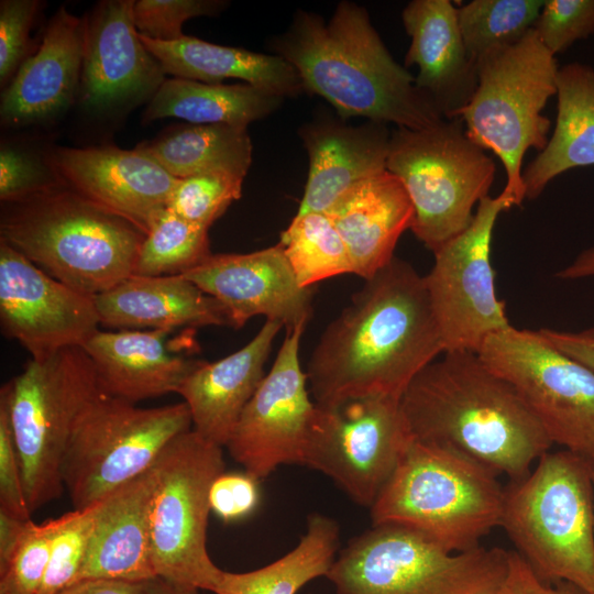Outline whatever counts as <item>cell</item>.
<instances>
[{"label": "cell", "instance_id": "52a82bcc", "mask_svg": "<svg viewBox=\"0 0 594 594\" xmlns=\"http://www.w3.org/2000/svg\"><path fill=\"white\" fill-rule=\"evenodd\" d=\"M508 551L452 552L422 532L378 524L352 538L326 578L337 594H496Z\"/></svg>", "mask_w": 594, "mask_h": 594}, {"label": "cell", "instance_id": "f546056e", "mask_svg": "<svg viewBox=\"0 0 594 594\" xmlns=\"http://www.w3.org/2000/svg\"><path fill=\"white\" fill-rule=\"evenodd\" d=\"M558 114L546 147L522 172L525 199H537L558 175L594 165V68L570 63L557 77Z\"/></svg>", "mask_w": 594, "mask_h": 594}, {"label": "cell", "instance_id": "44dd1931", "mask_svg": "<svg viewBox=\"0 0 594 594\" xmlns=\"http://www.w3.org/2000/svg\"><path fill=\"white\" fill-rule=\"evenodd\" d=\"M191 331L173 337L172 330L99 329L82 348L95 365L101 391L135 404L177 393L200 365L204 360L189 355L191 349L197 350Z\"/></svg>", "mask_w": 594, "mask_h": 594}, {"label": "cell", "instance_id": "836d02e7", "mask_svg": "<svg viewBox=\"0 0 594 594\" xmlns=\"http://www.w3.org/2000/svg\"><path fill=\"white\" fill-rule=\"evenodd\" d=\"M278 243L301 287L352 273L344 241L324 212L295 215Z\"/></svg>", "mask_w": 594, "mask_h": 594}, {"label": "cell", "instance_id": "74e56055", "mask_svg": "<svg viewBox=\"0 0 594 594\" xmlns=\"http://www.w3.org/2000/svg\"><path fill=\"white\" fill-rule=\"evenodd\" d=\"M243 182V177L227 173L180 178L167 208L185 220L209 229L233 201L241 198Z\"/></svg>", "mask_w": 594, "mask_h": 594}, {"label": "cell", "instance_id": "7dc6e473", "mask_svg": "<svg viewBox=\"0 0 594 594\" xmlns=\"http://www.w3.org/2000/svg\"><path fill=\"white\" fill-rule=\"evenodd\" d=\"M539 332L558 350L594 371V326L579 331L542 328Z\"/></svg>", "mask_w": 594, "mask_h": 594}, {"label": "cell", "instance_id": "5b68a950", "mask_svg": "<svg viewBox=\"0 0 594 594\" xmlns=\"http://www.w3.org/2000/svg\"><path fill=\"white\" fill-rule=\"evenodd\" d=\"M518 553L546 583L594 594V483L591 462L546 452L505 487L502 524Z\"/></svg>", "mask_w": 594, "mask_h": 594}, {"label": "cell", "instance_id": "2e32d148", "mask_svg": "<svg viewBox=\"0 0 594 594\" xmlns=\"http://www.w3.org/2000/svg\"><path fill=\"white\" fill-rule=\"evenodd\" d=\"M306 324L286 331L270 372L243 409L226 446L244 471L261 480L279 465L307 464L318 406L299 359Z\"/></svg>", "mask_w": 594, "mask_h": 594}, {"label": "cell", "instance_id": "83f0119b", "mask_svg": "<svg viewBox=\"0 0 594 594\" xmlns=\"http://www.w3.org/2000/svg\"><path fill=\"white\" fill-rule=\"evenodd\" d=\"M346 246L352 273L369 279L394 257L414 207L400 179L384 170L344 193L326 212Z\"/></svg>", "mask_w": 594, "mask_h": 594}, {"label": "cell", "instance_id": "484cf974", "mask_svg": "<svg viewBox=\"0 0 594 594\" xmlns=\"http://www.w3.org/2000/svg\"><path fill=\"white\" fill-rule=\"evenodd\" d=\"M95 297L100 324L120 330L231 327L227 309L184 275L131 274Z\"/></svg>", "mask_w": 594, "mask_h": 594}, {"label": "cell", "instance_id": "f6af8a7d", "mask_svg": "<svg viewBox=\"0 0 594 594\" xmlns=\"http://www.w3.org/2000/svg\"><path fill=\"white\" fill-rule=\"evenodd\" d=\"M258 479L248 472H223L212 483L210 509L223 521L250 516L260 502Z\"/></svg>", "mask_w": 594, "mask_h": 594}, {"label": "cell", "instance_id": "d4e9b609", "mask_svg": "<svg viewBox=\"0 0 594 594\" xmlns=\"http://www.w3.org/2000/svg\"><path fill=\"white\" fill-rule=\"evenodd\" d=\"M283 328L266 320L240 350L216 362L202 361L179 386L190 411L193 429L202 438L226 447L250 399L265 377L264 365Z\"/></svg>", "mask_w": 594, "mask_h": 594}, {"label": "cell", "instance_id": "5bb4252c", "mask_svg": "<svg viewBox=\"0 0 594 594\" xmlns=\"http://www.w3.org/2000/svg\"><path fill=\"white\" fill-rule=\"evenodd\" d=\"M513 206L504 191L483 198L471 224L433 252L424 279L444 352L477 353L491 334L512 326L496 294L491 251L496 220Z\"/></svg>", "mask_w": 594, "mask_h": 594}, {"label": "cell", "instance_id": "277c9868", "mask_svg": "<svg viewBox=\"0 0 594 594\" xmlns=\"http://www.w3.org/2000/svg\"><path fill=\"white\" fill-rule=\"evenodd\" d=\"M144 238L136 226L65 183L1 208V241L90 296L133 274Z\"/></svg>", "mask_w": 594, "mask_h": 594}, {"label": "cell", "instance_id": "8fae6325", "mask_svg": "<svg viewBox=\"0 0 594 594\" xmlns=\"http://www.w3.org/2000/svg\"><path fill=\"white\" fill-rule=\"evenodd\" d=\"M190 429L184 402L141 408L101 392L78 416L63 460L73 508L92 506L146 472L175 437Z\"/></svg>", "mask_w": 594, "mask_h": 594}, {"label": "cell", "instance_id": "7bdbcfd3", "mask_svg": "<svg viewBox=\"0 0 594 594\" xmlns=\"http://www.w3.org/2000/svg\"><path fill=\"white\" fill-rule=\"evenodd\" d=\"M41 8L37 0L0 2V84L7 87L28 58L29 35Z\"/></svg>", "mask_w": 594, "mask_h": 594}, {"label": "cell", "instance_id": "681fc988", "mask_svg": "<svg viewBox=\"0 0 594 594\" xmlns=\"http://www.w3.org/2000/svg\"><path fill=\"white\" fill-rule=\"evenodd\" d=\"M29 520L0 512V565L10 557Z\"/></svg>", "mask_w": 594, "mask_h": 594}, {"label": "cell", "instance_id": "f907efd6", "mask_svg": "<svg viewBox=\"0 0 594 594\" xmlns=\"http://www.w3.org/2000/svg\"><path fill=\"white\" fill-rule=\"evenodd\" d=\"M592 276H594V246L582 251L570 265L556 274V277L560 279H580Z\"/></svg>", "mask_w": 594, "mask_h": 594}, {"label": "cell", "instance_id": "8992f818", "mask_svg": "<svg viewBox=\"0 0 594 594\" xmlns=\"http://www.w3.org/2000/svg\"><path fill=\"white\" fill-rule=\"evenodd\" d=\"M499 475L459 452L410 440L372 505V524L416 529L452 552L480 547L502 524Z\"/></svg>", "mask_w": 594, "mask_h": 594}, {"label": "cell", "instance_id": "f35d334b", "mask_svg": "<svg viewBox=\"0 0 594 594\" xmlns=\"http://www.w3.org/2000/svg\"><path fill=\"white\" fill-rule=\"evenodd\" d=\"M52 519H30L8 560L0 565V594H38L51 556Z\"/></svg>", "mask_w": 594, "mask_h": 594}, {"label": "cell", "instance_id": "4316f807", "mask_svg": "<svg viewBox=\"0 0 594 594\" xmlns=\"http://www.w3.org/2000/svg\"><path fill=\"white\" fill-rule=\"evenodd\" d=\"M154 486L151 468L100 502L88 554L76 582H147L156 578L151 531Z\"/></svg>", "mask_w": 594, "mask_h": 594}, {"label": "cell", "instance_id": "4fadbf2b", "mask_svg": "<svg viewBox=\"0 0 594 594\" xmlns=\"http://www.w3.org/2000/svg\"><path fill=\"white\" fill-rule=\"evenodd\" d=\"M481 360L517 391L551 442L594 463V371L513 326L491 334Z\"/></svg>", "mask_w": 594, "mask_h": 594}, {"label": "cell", "instance_id": "bcb514c9", "mask_svg": "<svg viewBox=\"0 0 594 594\" xmlns=\"http://www.w3.org/2000/svg\"><path fill=\"white\" fill-rule=\"evenodd\" d=\"M496 594H587L568 582L546 583L517 552L508 551L507 571Z\"/></svg>", "mask_w": 594, "mask_h": 594}, {"label": "cell", "instance_id": "e0dca14e", "mask_svg": "<svg viewBox=\"0 0 594 594\" xmlns=\"http://www.w3.org/2000/svg\"><path fill=\"white\" fill-rule=\"evenodd\" d=\"M0 324L32 360L84 346L99 330L95 297L50 276L0 240Z\"/></svg>", "mask_w": 594, "mask_h": 594}, {"label": "cell", "instance_id": "6da1fadb", "mask_svg": "<svg viewBox=\"0 0 594 594\" xmlns=\"http://www.w3.org/2000/svg\"><path fill=\"white\" fill-rule=\"evenodd\" d=\"M442 353L424 276L395 256L322 332L306 372L309 393L319 407L369 396L400 400Z\"/></svg>", "mask_w": 594, "mask_h": 594}, {"label": "cell", "instance_id": "30bf717a", "mask_svg": "<svg viewBox=\"0 0 594 594\" xmlns=\"http://www.w3.org/2000/svg\"><path fill=\"white\" fill-rule=\"evenodd\" d=\"M414 207L410 230L435 252L473 221L474 207L488 196L496 166L473 142L461 118L419 130H392L386 163Z\"/></svg>", "mask_w": 594, "mask_h": 594}, {"label": "cell", "instance_id": "d6986e66", "mask_svg": "<svg viewBox=\"0 0 594 594\" xmlns=\"http://www.w3.org/2000/svg\"><path fill=\"white\" fill-rule=\"evenodd\" d=\"M228 311L231 327L264 316L290 330L312 315V289L301 287L277 243L250 253L211 254L184 275Z\"/></svg>", "mask_w": 594, "mask_h": 594}, {"label": "cell", "instance_id": "4dcf8cb0", "mask_svg": "<svg viewBox=\"0 0 594 594\" xmlns=\"http://www.w3.org/2000/svg\"><path fill=\"white\" fill-rule=\"evenodd\" d=\"M285 98L250 84H207L166 79L145 109L143 119L186 120L191 124H226L248 128L280 108Z\"/></svg>", "mask_w": 594, "mask_h": 594}, {"label": "cell", "instance_id": "ba28073f", "mask_svg": "<svg viewBox=\"0 0 594 594\" xmlns=\"http://www.w3.org/2000/svg\"><path fill=\"white\" fill-rule=\"evenodd\" d=\"M82 346L30 360L0 391L9 414L26 502L33 514L65 491L63 460L75 422L101 393Z\"/></svg>", "mask_w": 594, "mask_h": 594}, {"label": "cell", "instance_id": "b9f144b4", "mask_svg": "<svg viewBox=\"0 0 594 594\" xmlns=\"http://www.w3.org/2000/svg\"><path fill=\"white\" fill-rule=\"evenodd\" d=\"M532 29L553 55L562 53L594 34V0H544Z\"/></svg>", "mask_w": 594, "mask_h": 594}, {"label": "cell", "instance_id": "d590c367", "mask_svg": "<svg viewBox=\"0 0 594 594\" xmlns=\"http://www.w3.org/2000/svg\"><path fill=\"white\" fill-rule=\"evenodd\" d=\"M208 231V228L187 221L165 208L145 234L133 274L185 275L212 254Z\"/></svg>", "mask_w": 594, "mask_h": 594}, {"label": "cell", "instance_id": "8d00e7d4", "mask_svg": "<svg viewBox=\"0 0 594 594\" xmlns=\"http://www.w3.org/2000/svg\"><path fill=\"white\" fill-rule=\"evenodd\" d=\"M100 502L52 519L51 556L38 594H57L77 581L88 554Z\"/></svg>", "mask_w": 594, "mask_h": 594}, {"label": "cell", "instance_id": "3957f363", "mask_svg": "<svg viewBox=\"0 0 594 594\" xmlns=\"http://www.w3.org/2000/svg\"><path fill=\"white\" fill-rule=\"evenodd\" d=\"M268 50L297 70L305 92L323 98L342 120L361 117L419 130L444 119L355 2H339L328 22L298 10Z\"/></svg>", "mask_w": 594, "mask_h": 594}, {"label": "cell", "instance_id": "60d3db41", "mask_svg": "<svg viewBox=\"0 0 594 594\" xmlns=\"http://www.w3.org/2000/svg\"><path fill=\"white\" fill-rule=\"evenodd\" d=\"M47 161L22 145L2 143L0 150V200L12 202L63 184Z\"/></svg>", "mask_w": 594, "mask_h": 594}, {"label": "cell", "instance_id": "1f68e13d", "mask_svg": "<svg viewBox=\"0 0 594 594\" xmlns=\"http://www.w3.org/2000/svg\"><path fill=\"white\" fill-rule=\"evenodd\" d=\"M136 147L178 179L206 173L244 178L253 152L248 128L226 124L178 127Z\"/></svg>", "mask_w": 594, "mask_h": 594}, {"label": "cell", "instance_id": "603a6c76", "mask_svg": "<svg viewBox=\"0 0 594 594\" xmlns=\"http://www.w3.org/2000/svg\"><path fill=\"white\" fill-rule=\"evenodd\" d=\"M85 22L61 7L36 52L20 66L1 95L7 127L45 122L64 112L80 88Z\"/></svg>", "mask_w": 594, "mask_h": 594}, {"label": "cell", "instance_id": "c3c4849f", "mask_svg": "<svg viewBox=\"0 0 594 594\" xmlns=\"http://www.w3.org/2000/svg\"><path fill=\"white\" fill-rule=\"evenodd\" d=\"M147 582H125L109 579H84L57 594H146Z\"/></svg>", "mask_w": 594, "mask_h": 594}, {"label": "cell", "instance_id": "ab89813d", "mask_svg": "<svg viewBox=\"0 0 594 594\" xmlns=\"http://www.w3.org/2000/svg\"><path fill=\"white\" fill-rule=\"evenodd\" d=\"M227 7L220 0H138L133 4V20L138 32L162 42L177 41L183 24L196 16H215Z\"/></svg>", "mask_w": 594, "mask_h": 594}, {"label": "cell", "instance_id": "ee69618b", "mask_svg": "<svg viewBox=\"0 0 594 594\" xmlns=\"http://www.w3.org/2000/svg\"><path fill=\"white\" fill-rule=\"evenodd\" d=\"M0 512L12 517L31 519L21 464L15 448L9 414L0 402Z\"/></svg>", "mask_w": 594, "mask_h": 594}, {"label": "cell", "instance_id": "f5cc1de1", "mask_svg": "<svg viewBox=\"0 0 594 594\" xmlns=\"http://www.w3.org/2000/svg\"><path fill=\"white\" fill-rule=\"evenodd\" d=\"M591 468H592V477H593V483H594V463H591Z\"/></svg>", "mask_w": 594, "mask_h": 594}, {"label": "cell", "instance_id": "d6a6232c", "mask_svg": "<svg viewBox=\"0 0 594 594\" xmlns=\"http://www.w3.org/2000/svg\"><path fill=\"white\" fill-rule=\"evenodd\" d=\"M339 537L334 519L314 513L293 550L257 570L223 571L215 594H296L308 582L328 574L337 558Z\"/></svg>", "mask_w": 594, "mask_h": 594}, {"label": "cell", "instance_id": "e575fe53", "mask_svg": "<svg viewBox=\"0 0 594 594\" xmlns=\"http://www.w3.org/2000/svg\"><path fill=\"white\" fill-rule=\"evenodd\" d=\"M543 4V0H473L457 8L470 58L477 66L488 54L520 41L532 29Z\"/></svg>", "mask_w": 594, "mask_h": 594}, {"label": "cell", "instance_id": "9a60e30c", "mask_svg": "<svg viewBox=\"0 0 594 594\" xmlns=\"http://www.w3.org/2000/svg\"><path fill=\"white\" fill-rule=\"evenodd\" d=\"M410 440L399 399L369 396L318 406L306 466L329 476L353 502L371 508Z\"/></svg>", "mask_w": 594, "mask_h": 594}, {"label": "cell", "instance_id": "7402d4cb", "mask_svg": "<svg viewBox=\"0 0 594 594\" xmlns=\"http://www.w3.org/2000/svg\"><path fill=\"white\" fill-rule=\"evenodd\" d=\"M392 131L387 123H346L320 114L298 130L309 157L304 195L296 215L327 212L356 184L387 169Z\"/></svg>", "mask_w": 594, "mask_h": 594}, {"label": "cell", "instance_id": "cb8c5ba5", "mask_svg": "<svg viewBox=\"0 0 594 594\" xmlns=\"http://www.w3.org/2000/svg\"><path fill=\"white\" fill-rule=\"evenodd\" d=\"M402 20L410 37L405 67H418L417 89L444 119L460 118L479 76L462 38L457 7L450 0H413Z\"/></svg>", "mask_w": 594, "mask_h": 594}, {"label": "cell", "instance_id": "9c48e42d", "mask_svg": "<svg viewBox=\"0 0 594 594\" xmlns=\"http://www.w3.org/2000/svg\"><path fill=\"white\" fill-rule=\"evenodd\" d=\"M534 29L517 43L485 56L477 64L476 90L462 110L469 138L492 151L506 172L504 193L516 206L525 200L522 158L548 143L551 121L541 112L557 95L559 66Z\"/></svg>", "mask_w": 594, "mask_h": 594}, {"label": "cell", "instance_id": "ffe728a7", "mask_svg": "<svg viewBox=\"0 0 594 594\" xmlns=\"http://www.w3.org/2000/svg\"><path fill=\"white\" fill-rule=\"evenodd\" d=\"M46 157L68 187L145 234L178 182L138 147H56Z\"/></svg>", "mask_w": 594, "mask_h": 594}, {"label": "cell", "instance_id": "816d5d0a", "mask_svg": "<svg viewBox=\"0 0 594 594\" xmlns=\"http://www.w3.org/2000/svg\"><path fill=\"white\" fill-rule=\"evenodd\" d=\"M205 592L195 587L179 585L162 578H154L147 581L146 584V594H207Z\"/></svg>", "mask_w": 594, "mask_h": 594}, {"label": "cell", "instance_id": "7a4b0ae2", "mask_svg": "<svg viewBox=\"0 0 594 594\" xmlns=\"http://www.w3.org/2000/svg\"><path fill=\"white\" fill-rule=\"evenodd\" d=\"M399 405L413 440L459 452L510 481L527 476L553 444L513 385L476 352L442 353Z\"/></svg>", "mask_w": 594, "mask_h": 594}, {"label": "cell", "instance_id": "f1b7e54d", "mask_svg": "<svg viewBox=\"0 0 594 594\" xmlns=\"http://www.w3.org/2000/svg\"><path fill=\"white\" fill-rule=\"evenodd\" d=\"M139 35L165 74L174 78L207 84L237 78L284 98L305 92L297 70L277 55L212 44L186 35L173 42Z\"/></svg>", "mask_w": 594, "mask_h": 594}, {"label": "cell", "instance_id": "7c38bea8", "mask_svg": "<svg viewBox=\"0 0 594 594\" xmlns=\"http://www.w3.org/2000/svg\"><path fill=\"white\" fill-rule=\"evenodd\" d=\"M222 448L194 429L175 437L152 465V562L156 578L216 593L223 570L207 549L213 481L224 472Z\"/></svg>", "mask_w": 594, "mask_h": 594}, {"label": "cell", "instance_id": "ac0fdd59", "mask_svg": "<svg viewBox=\"0 0 594 594\" xmlns=\"http://www.w3.org/2000/svg\"><path fill=\"white\" fill-rule=\"evenodd\" d=\"M133 0L99 2L85 22L81 101L109 112L151 100L166 80L133 20Z\"/></svg>", "mask_w": 594, "mask_h": 594}]
</instances>
